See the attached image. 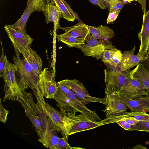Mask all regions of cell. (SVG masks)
Here are the masks:
<instances>
[{
  "instance_id": "obj_21",
  "label": "cell",
  "mask_w": 149,
  "mask_h": 149,
  "mask_svg": "<svg viewBox=\"0 0 149 149\" xmlns=\"http://www.w3.org/2000/svg\"><path fill=\"white\" fill-rule=\"evenodd\" d=\"M22 54L24 58L31 65L35 72L40 76L43 70L42 62L40 56L31 47L24 49Z\"/></svg>"
},
{
  "instance_id": "obj_17",
  "label": "cell",
  "mask_w": 149,
  "mask_h": 149,
  "mask_svg": "<svg viewBox=\"0 0 149 149\" xmlns=\"http://www.w3.org/2000/svg\"><path fill=\"white\" fill-rule=\"evenodd\" d=\"M127 119H134L139 121H149V114L145 112H119L102 120L100 121V125L102 126L116 123L118 121Z\"/></svg>"
},
{
  "instance_id": "obj_4",
  "label": "cell",
  "mask_w": 149,
  "mask_h": 149,
  "mask_svg": "<svg viewBox=\"0 0 149 149\" xmlns=\"http://www.w3.org/2000/svg\"><path fill=\"white\" fill-rule=\"evenodd\" d=\"M13 55V58L17 67L18 85L23 90L29 88L36 87L39 79V76L34 71L31 65L24 58L21 59L19 54Z\"/></svg>"
},
{
  "instance_id": "obj_3",
  "label": "cell",
  "mask_w": 149,
  "mask_h": 149,
  "mask_svg": "<svg viewBox=\"0 0 149 149\" xmlns=\"http://www.w3.org/2000/svg\"><path fill=\"white\" fill-rule=\"evenodd\" d=\"M60 111L64 115V127L68 136L101 126L100 121H93L82 113L76 116V113Z\"/></svg>"
},
{
  "instance_id": "obj_39",
  "label": "cell",
  "mask_w": 149,
  "mask_h": 149,
  "mask_svg": "<svg viewBox=\"0 0 149 149\" xmlns=\"http://www.w3.org/2000/svg\"><path fill=\"white\" fill-rule=\"evenodd\" d=\"M125 1H126L128 2L129 3H131V2L132 1H137V0H123Z\"/></svg>"
},
{
  "instance_id": "obj_10",
  "label": "cell",
  "mask_w": 149,
  "mask_h": 149,
  "mask_svg": "<svg viewBox=\"0 0 149 149\" xmlns=\"http://www.w3.org/2000/svg\"><path fill=\"white\" fill-rule=\"evenodd\" d=\"M46 3V0H28L21 17L15 23L10 25L17 31L26 32V24L31 15L35 11H44Z\"/></svg>"
},
{
  "instance_id": "obj_29",
  "label": "cell",
  "mask_w": 149,
  "mask_h": 149,
  "mask_svg": "<svg viewBox=\"0 0 149 149\" xmlns=\"http://www.w3.org/2000/svg\"><path fill=\"white\" fill-rule=\"evenodd\" d=\"M57 149H72L76 148H76L71 147L68 143V140L64 137L59 138L58 142Z\"/></svg>"
},
{
  "instance_id": "obj_14",
  "label": "cell",
  "mask_w": 149,
  "mask_h": 149,
  "mask_svg": "<svg viewBox=\"0 0 149 149\" xmlns=\"http://www.w3.org/2000/svg\"><path fill=\"white\" fill-rule=\"evenodd\" d=\"M105 91V108L103 111L105 113L106 118L118 112L127 111L126 106L120 99L117 94L114 93L106 88Z\"/></svg>"
},
{
  "instance_id": "obj_20",
  "label": "cell",
  "mask_w": 149,
  "mask_h": 149,
  "mask_svg": "<svg viewBox=\"0 0 149 149\" xmlns=\"http://www.w3.org/2000/svg\"><path fill=\"white\" fill-rule=\"evenodd\" d=\"M135 47L130 51H124L122 54L121 61L118 67L123 71L130 70V69L141 64L142 60L137 55L134 54Z\"/></svg>"
},
{
  "instance_id": "obj_23",
  "label": "cell",
  "mask_w": 149,
  "mask_h": 149,
  "mask_svg": "<svg viewBox=\"0 0 149 149\" xmlns=\"http://www.w3.org/2000/svg\"><path fill=\"white\" fill-rule=\"evenodd\" d=\"M61 29L65 31L64 33L73 37L84 40L90 33L87 25L82 22L69 27H61Z\"/></svg>"
},
{
  "instance_id": "obj_26",
  "label": "cell",
  "mask_w": 149,
  "mask_h": 149,
  "mask_svg": "<svg viewBox=\"0 0 149 149\" xmlns=\"http://www.w3.org/2000/svg\"><path fill=\"white\" fill-rule=\"evenodd\" d=\"M56 38L59 41L65 44L70 47H74L85 44L84 40L83 39L75 38L64 33L57 35Z\"/></svg>"
},
{
  "instance_id": "obj_22",
  "label": "cell",
  "mask_w": 149,
  "mask_h": 149,
  "mask_svg": "<svg viewBox=\"0 0 149 149\" xmlns=\"http://www.w3.org/2000/svg\"><path fill=\"white\" fill-rule=\"evenodd\" d=\"M131 77L139 81L144 86L146 91V96L149 97V72L144 67L141 63L136 66L133 70H129Z\"/></svg>"
},
{
  "instance_id": "obj_28",
  "label": "cell",
  "mask_w": 149,
  "mask_h": 149,
  "mask_svg": "<svg viewBox=\"0 0 149 149\" xmlns=\"http://www.w3.org/2000/svg\"><path fill=\"white\" fill-rule=\"evenodd\" d=\"M132 131L149 132V121H140L136 125L132 126L129 131Z\"/></svg>"
},
{
  "instance_id": "obj_15",
  "label": "cell",
  "mask_w": 149,
  "mask_h": 149,
  "mask_svg": "<svg viewBox=\"0 0 149 149\" xmlns=\"http://www.w3.org/2000/svg\"><path fill=\"white\" fill-rule=\"evenodd\" d=\"M119 97L131 111L147 112L149 110V97L146 95L136 99H131L119 91Z\"/></svg>"
},
{
  "instance_id": "obj_2",
  "label": "cell",
  "mask_w": 149,
  "mask_h": 149,
  "mask_svg": "<svg viewBox=\"0 0 149 149\" xmlns=\"http://www.w3.org/2000/svg\"><path fill=\"white\" fill-rule=\"evenodd\" d=\"M5 57V66L0 75L5 82L3 89L5 95L3 102L7 100L18 101L24 95V90L21 88L18 84L15 75L17 71L16 65L10 63L6 55Z\"/></svg>"
},
{
  "instance_id": "obj_6",
  "label": "cell",
  "mask_w": 149,
  "mask_h": 149,
  "mask_svg": "<svg viewBox=\"0 0 149 149\" xmlns=\"http://www.w3.org/2000/svg\"><path fill=\"white\" fill-rule=\"evenodd\" d=\"M104 81L106 88L111 92L117 94L123 86L127 76L126 71L121 70L118 67L114 68L104 70Z\"/></svg>"
},
{
  "instance_id": "obj_32",
  "label": "cell",
  "mask_w": 149,
  "mask_h": 149,
  "mask_svg": "<svg viewBox=\"0 0 149 149\" xmlns=\"http://www.w3.org/2000/svg\"><path fill=\"white\" fill-rule=\"evenodd\" d=\"M120 12L118 11H113L109 14L107 20V24L113 23L117 18Z\"/></svg>"
},
{
  "instance_id": "obj_34",
  "label": "cell",
  "mask_w": 149,
  "mask_h": 149,
  "mask_svg": "<svg viewBox=\"0 0 149 149\" xmlns=\"http://www.w3.org/2000/svg\"><path fill=\"white\" fill-rule=\"evenodd\" d=\"M141 63L143 65L144 68L149 72V51L146 55Z\"/></svg>"
},
{
  "instance_id": "obj_35",
  "label": "cell",
  "mask_w": 149,
  "mask_h": 149,
  "mask_svg": "<svg viewBox=\"0 0 149 149\" xmlns=\"http://www.w3.org/2000/svg\"><path fill=\"white\" fill-rule=\"evenodd\" d=\"M116 123H118L122 127L126 130L129 131L132 126L123 120L118 121Z\"/></svg>"
},
{
  "instance_id": "obj_31",
  "label": "cell",
  "mask_w": 149,
  "mask_h": 149,
  "mask_svg": "<svg viewBox=\"0 0 149 149\" xmlns=\"http://www.w3.org/2000/svg\"><path fill=\"white\" fill-rule=\"evenodd\" d=\"M95 6H99L102 9H106L108 6L104 0H87Z\"/></svg>"
},
{
  "instance_id": "obj_25",
  "label": "cell",
  "mask_w": 149,
  "mask_h": 149,
  "mask_svg": "<svg viewBox=\"0 0 149 149\" xmlns=\"http://www.w3.org/2000/svg\"><path fill=\"white\" fill-rule=\"evenodd\" d=\"M61 12L63 18L68 21L74 22L76 18L74 12L70 6L64 0H53Z\"/></svg>"
},
{
  "instance_id": "obj_36",
  "label": "cell",
  "mask_w": 149,
  "mask_h": 149,
  "mask_svg": "<svg viewBox=\"0 0 149 149\" xmlns=\"http://www.w3.org/2000/svg\"><path fill=\"white\" fill-rule=\"evenodd\" d=\"M146 0H139L137 1L141 4L144 14H146L147 12L146 10Z\"/></svg>"
},
{
  "instance_id": "obj_30",
  "label": "cell",
  "mask_w": 149,
  "mask_h": 149,
  "mask_svg": "<svg viewBox=\"0 0 149 149\" xmlns=\"http://www.w3.org/2000/svg\"><path fill=\"white\" fill-rule=\"evenodd\" d=\"M0 121L5 123L6 122L7 116L9 113V111L4 108L1 102V98H0Z\"/></svg>"
},
{
  "instance_id": "obj_13",
  "label": "cell",
  "mask_w": 149,
  "mask_h": 149,
  "mask_svg": "<svg viewBox=\"0 0 149 149\" xmlns=\"http://www.w3.org/2000/svg\"><path fill=\"white\" fill-rule=\"evenodd\" d=\"M126 71L127 76L125 83L120 91L132 99L146 95V91L144 86L137 79L131 76L129 70Z\"/></svg>"
},
{
  "instance_id": "obj_8",
  "label": "cell",
  "mask_w": 149,
  "mask_h": 149,
  "mask_svg": "<svg viewBox=\"0 0 149 149\" xmlns=\"http://www.w3.org/2000/svg\"><path fill=\"white\" fill-rule=\"evenodd\" d=\"M37 87L43 97L47 99L53 98L58 90L53 73L44 68L39 76Z\"/></svg>"
},
{
  "instance_id": "obj_38",
  "label": "cell",
  "mask_w": 149,
  "mask_h": 149,
  "mask_svg": "<svg viewBox=\"0 0 149 149\" xmlns=\"http://www.w3.org/2000/svg\"><path fill=\"white\" fill-rule=\"evenodd\" d=\"M133 148L134 149H147V148L141 144H138L134 147Z\"/></svg>"
},
{
  "instance_id": "obj_5",
  "label": "cell",
  "mask_w": 149,
  "mask_h": 149,
  "mask_svg": "<svg viewBox=\"0 0 149 149\" xmlns=\"http://www.w3.org/2000/svg\"><path fill=\"white\" fill-rule=\"evenodd\" d=\"M84 41L86 44L74 47L80 49L84 56L94 57L97 60L101 58L102 54L105 50L115 47L112 45L113 42L97 39L91 34L86 37Z\"/></svg>"
},
{
  "instance_id": "obj_12",
  "label": "cell",
  "mask_w": 149,
  "mask_h": 149,
  "mask_svg": "<svg viewBox=\"0 0 149 149\" xmlns=\"http://www.w3.org/2000/svg\"><path fill=\"white\" fill-rule=\"evenodd\" d=\"M25 91L23 96L20 98L19 102L23 107L26 116L30 120L35 131L37 133L43 130V124L42 119L40 116H37L36 109L33 107L31 102V95Z\"/></svg>"
},
{
  "instance_id": "obj_9",
  "label": "cell",
  "mask_w": 149,
  "mask_h": 149,
  "mask_svg": "<svg viewBox=\"0 0 149 149\" xmlns=\"http://www.w3.org/2000/svg\"><path fill=\"white\" fill-rule=\"evenodd\" d=\"M60 81L66 86L72 90L75 95L86 104L93 102H99L104 105L106 103L105 98H101L90 95L87 89L82 82L77 80L65 79Z\"/></svg>"
},
{
  "instance_id": "obj_37",
  "label": "cell",
  "mask_w": 149,
  "mask_h": 149,
  "mask_svg": "<svg viewBox=\"0 0 149 149\" xmlns=\"http://www.w3.org/2000/svg\"><path fill=\"white\" fill-rule=\"evenodd\" d=\"M123 120L132 126L136 125L140 122L139 120L132 119H127Z\"/></svg>"
},
{
  "instance_id": "obj_16",
  "label": "cell",
  "mask_w": 149,
  "mask_h": 149,
  "mask_svg": "<svg viewBox=\"0 0 149 149\" xmlns=\"http://www.w3.org/2000/svg\"><path fill=\"white\" fill-rule=\"evenodd\" d=\"M138 37L141 43L137 55L143 60L149 51V9L146 14H143V24Z\"/></svg>"
},
{
  "instance_id": "obj_19",
  "label": "cell",
  "mask_w": 149,
  "mask_h": 149,
  "mask_svg": "<svg viewBox=\"0 0 149 149\" xmlns=\"http://www.w3.org/2000/svg\"><path fill=\"white\" fill-rule=\"evenodd\" d=\"M122 57L121 51L115 47L105 50L101 59L107 68L114 69L118 67Z\"/></svg>"
},
{
  "instance_id": "obj_7",
  "label": "cell",
  "mask_w": 149,
  "mask_h": 149,
  "mask_svg": "<svg viewBox=\"0 0 149 149\" xmlns=\"http://www.w3.org/2000/svg\"><path fill=\"white\" fill-rule=\"evenodd\" d=\"M4 28L16 54H22L24 49L31 46L33 39L26 32L17 31L7 24Z\"/></svg>"
},
{
  "instance_id": "obj_27",
  "label": "cell",
  "mask_w": 149,
  "mask_h": 149,
  "mask_svg": "<svg viewBox=\"0 0 149 149\" xmlns=\"http://www.w3.org/2000/svg\"><path fill=\"white\" fill-rule=\"evenodd\" d=\"M108 8L109 14L113 11L120 12L124 6L129 3L123 0H104Z\"/></svg>"
},
{
  "instance_id": "obj_18",
  "label": "cell",
  "mask_w": 149,
  "mask_h": 149,
  "mask_svg": "<svg viewBox=\"0 0 149 149\" xmlns=\"http://www.w3.org/2000/svg\"><path fill=\"white\" fill-rule=\"evenodd\" d=\"M46 0L47 3L43 12L45 17V22L47 24L53 22L55 29H61L59 20L61 18L63 17L61 12L53 0Z\"/></svg>"
},
{
  "instance_id": "obj_24",
  "label": "cell",
  "mask_w": 149,
  "mask_h": 149,
  "mask_svg": "<svg viewBox=\"0 0 149 149\" xmlns=\"http://www.w3.org/2000/svg\"><path fill=\"white\" fill-rule=\"evenodd\" d=\"M87 26L92 36L98 40H110L115 35L113 30L107 26Z\"/></svg>"
},
{
  "instance_id": "obj_33",
  "label": "cell",
  "mask_w": 149,
  "mask_h": 149,
  "mask_svg": "<svg viewBox=\"0 0 149 149\" xmlns=\"http://www.w3.org/2000/svg\"><path fill=\"white\" fill-rule=\"evenodd\" d=\"M1 43L2 47V53L0 58V75H1L4 69L5 63V57L4 54V51L3 47L2 42H1Z\"/></svg>"
},
{
  "instance_id": "obj_40",
  "label": "cell",
  "mask_w": 149,
  "mask_h": 149,
  "mask_svg": "<svg viewBox=\"0 0 149 149\" xmlns=\"http://www.w3.org/2000/svg\"><path fill=\"white\" fill-rule=\"evenodd\" d=\"M149 112V110L147 111V112Z\"/></svg>"
},
{
  "instance_id": "obj_11",
  "label": "cell",
  "mask_w": 149,
  "mask_h": 149,
  "mask_svg": "<svg viewBox=\"0 0 149 149\" xmlns=\"http://www.w3.org/2000/svg\"><path fill=\"white\" fill-rule=\"evenodd\" d=\"M43 124V130L37 133L38 141L45 147L50 149H57V145L59 137L56 132L51 128L49 120L47 117L40 114Z\"/></svg>"
},
{
  "instance_id": "obj_1",
  "label": "cell",
  "mask_w": 149,
  "mask_h": 149,
  "mask_svg": "<svg viewBox=\"0 0 149 149\" xmlns=\"http://www.w3.org/2000/svg\"><path fill=\"white\" fill-rule=\"evenodd\" d=\"M53 99L57 102V106L61 110L66 112H79L92 121L96 122L102 120L95 110L92 111L88 109L86 106V104L70 89L67 93L65 94L58 88L57 93Z\"/></svg>"
}]
</instances>
